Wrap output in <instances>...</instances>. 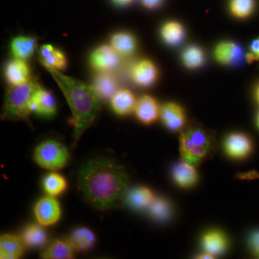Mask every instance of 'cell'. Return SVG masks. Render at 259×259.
<instances>
[{
	"label": "cell",
	"mask_w": 259,
	"mask_h": 259,
	"mask_svg": "<svg viewBox=\"0 0 259 259\" xmlns=\"http://www.w3.org/2000/svg\"><path fill=\"white\" fill-rule=\"evenodd\" d=\"M78 187L85 200L100 210L118 205L127 192L129 177L125 168L114 160L94 158L81 166Z\"/></svg>",
	"instance_id": "6da1fadb"
},
{
	"label": "cell",
	"mask_w": 259,
	"mask_h": 259,
	"mask_svg": "<svg viewBox=\"0 0 259 259\" xmlns=\"http://www.w3.org/2000/svg\"><path fill=\"white\" fill-rule=\"evenodd\" d=\"M48 71L64 93L72 112L74 143H76L96 118L100 109V98L92 85L66 76L58 70Z\"/></svg>",
	"instance_id": "7a4b0ae2"
},
{
	"label": "cell",
	"mask_w": 259,
	"mask_h": 259,
	"mask_svg": "<svg viewBox=\"0 0 259 259\" xmlns=\"http://www.w3.org/2000/svg\"><path fill=\"white\" fill-rule=\"evenodd\" d=\"M180 152L184 161L194 166L211 157L216 151V141L209 131L197 124L184 128L180 136Z\"/></svg>",
	"instance_id": "3957f363"
},
{
	"label": "cell",
	"mask_w": 259,
	"mask_h": 259,
	"mask_svg": "<svg viewBox=\"0 0 259 259\" xmlns=\"http://www.w3.org/2000/svg\"><path fill=\"white\" fill-rule=\"evenodd\" d=\"M41 88L35 77L26 82L12 86L5 98L2 118L12 121L26 120L31 113L30 101L35 92Z\"/></svg>",
	"instance_id": "277c9868"
},
{
	"label": "cell",
	"mask_w": 259,
	"mask_h": 259,
	"mask_svg": "<svg viewBox=\"0 0 259 259\" xmlns=\"http://www.w3.org/2000/svg\"><path fill=\"white\" fill-rule=\"evenodd\" d=\"M33 158L38 166L51 171L62 169L69 161V153L64 144L55 141H42L34 151Z\"/></svg>",
	"instance_id": "5b68a950"
},
{
	"label": "cell",
	"mask_w": 259,
	"mask_h": 259,
	"mask_svg": "<svg viewBox=\"0 0 259 259\" xmlns=\"http://www.w3.org/2000/svg\"><path fill=\"white\" fill-rule=\"evenodd\" d=\"M34 213L37 222L44 226L56 224L60 220L61 204L54 197H42L35 204Z\"/></svg>",
	"instance_id": "8992f818"
},
{
	"label": "cell",
	"mask_w": 259,
	"mask_h": 259,
	"mask_svg": "<svg viewBox=\"0 0 259 259\" xmlns=\"http://www.w3.org/2000/svg\"><path fill=\"white\" fill-rule=\"evenodd\" d=\"M120 62V54L111 46H101L90 56V64L99 72H110L115 69Z\"/></svg>",
	"instance_id": "52a82bcc"
},
{
	"label": "cell",
	"mask_w": 259,
	"mask_h": 259,
	"mask_svg": "<svg viewBox=\"0 0 259 259\" xmlns=\"http://www.w3.org/2000/svg\"><path fill=\"white\" fill-rule=\"evenodd\" d=\"M225 150L228 156L235 159L248 157L253 149L251 140L246 135L232 134L226 138Z\"/></svg>",
	"instance_id": "ba28073f"
},
{
	"label": "cell",
	"mask_w": 259,
	"mask_h": 259,
	"mask_svg": "<svg viewBox=\"0 0 259 259\" xmlns=\"http://www.w3.org/2000/svg\"><path fill=\"white\" fill-rule=\"evenodd\" d=\"M76 250L69 238H59L53 240L44 248L40 258L44 259L74 258Z\"/></svg>",
	"instance_id": "9c48e42d"
},
{
	"label": "cell",
	"mask_w": 259,
	"mask_h": 259,
	"mask_svg": "<svg viewBox=\"0 0 259 259\" xmlns=\"http://www.w3.org/2000/svg\"><path fill=\"white\" fill-rule=\"evenodd\" d=\"M30 108L32 112L44 117H52L56 112L55 98L50 92L41 87L34 94L30 101Z\"/></svg>",
	"instance_id": "30bf717a"
},
{
	"label": "cell",
	"mask_w": 259,
	"mask_h": 259,
	"mask_svg": "<svg viewBox=\"0 0 259 259\" xmlns=\"http://www.w3.org/2000/svg\"><path fill=\"white\" fill-rule=\"evenodd\" d=\"M160 116L162 122L171 131H180L185 128L186 115L182 107L173 102L165 104L161 108Z\"/></svg>",
	"instance_id": "8fae6325"
},
{
	"label": "cell",
	"mask_w": 259,
	"mask_h": 259,
	"mask_svg": "<svg viewBox=\"0 0 259 259\" xmlns=\"http://www.w3.org/2000/svg\"><path fill=\"white\" fill-rule=\"evenodd\" d=\"M158 71L156 65L149 60H142L136 63L131 71V76L136 84L148 88L156 82Z\"/></svg>",
	"instance_id": "7c38bea8"
},
{
	"label": "cell",
	"mask_w": 259,
	"mask_h": 259,
	"mask_svg": "<svg viewBox=\"0 0 259 259\" xmlns=\"http://www.w3.org/2000/svg\"><path fill=\"white\" fill-rule=\"evenodd\" d=\"M135 111L141 122L149 125L157 120L161 109L153 97L144 95L136 102Z\"/></svg>",
	"instance_id": "4fadbf2b"
},
{
	"label": "cell",
	"mask_w": 259,
	"mask_h": 259,
	"mask_svg": "<svg viewBox=\"0 0 259 259\" xmlns=\"http://www.w3.org/2000/svg\"><path fill=\"white\" fill-rule=\"evenodd\" d=\"M94 90L100 101L111 100L118 90V83L115 76L109 72H100L94 79Z\"/></svg>",
	"instance_id": "5bb4252c"
},
{
	"label": "cell",
	"mask_w": 259,
	"mask_h": 259,
	"mask_svg": "<svg viewBox=\"0 0 259 259\" xmlns=\"http://www.w3.org/2000/svg\"><path fill=\"white\" fill-rule=\"evenodd\" d=\"M25 246L21 236L13 234L3 235L0 238V258H20L25 253Z\"/></svg>",
	"instance_id": "9a60e30c"
},
{
	"label": "cell",
	"mask_w": 259,
	"mask_h": 259,
	"mask_svg": "<svg viewBox=\"0 0 259 259\" xmlns=\"http://www.w3.org/2000/svg\"><path fill=\"white\" fill-rule=\"evenodd\" d=\"M243 49L236 42H222L214 49L216 60L223 65L239 64L243 60Z\"/></svg>",
	"instance_id": "2e32d148"
},
{
	"label": "cell",
	"mask_w": 259,
	"mask_h": 259,
	"mask_svg": "<svg viewBox=\"0 0 259 259\" xmlns=\"http://www.w3.org/2000/svg\"><path fill=\"white\" fill-rule=\"evenodd\" d=\"M174 180L182 188H190L198 182L199 175L194 165L183 161L179 162L172 170Z\"/></svg>",
	"instance_id": "e0dca14e"
},
{
	"label": "cell",
	"mask_w": 259,
	"mask_h": 259,
	"mask_svg": "<svg viewBox=\"0 0 259 259\" xmlns=\"http://www.w3.org/2000/svg\"><path fill=\"white\" fill-rule=\"evenodd\" d=\"M202 245L204 251L213 256L222 254L228 248V238L219 230H211L202 236Z\"/></svg>",
	"instance_id": "ac0fdd59"
},
{
	"label": "cell",
	"mask_w": 259,
	"mask_h": 259,
	"mask_svg": "<svg viewBox=\"0 0 259 259\" xmlns=\"http://www.w3.org/2000/svg\"><path fill=\"white\" fill-rule=\"evenodd\" d=\"M125 197L126 204L136 210H142L149 207L155 199L152 190L143 186L131 189L127 192Z\"/></svg>",
	"instance_id": "d6986e66"
},
{
	"label": "cell",
	"mask_w": 259,
	"mask_h": 259,
	"mask_svg": "<svg viewBox=\"0 0 259 259\" xmlns=\"http://www.w3.org/2000/svg\"><path fill=\"white\" fill-rule=\"evenodd\" d=\"M40 61L49 69L64 70L67 66L66 56L62 51L50 45L42 46L40 49Z\"/></svg>",
	"instance_id": "ffe728a7"
},
{
	"label": "cell",
	"mask_w": 259,
	"mask_h": 259,
	"mask_svg": "<svg viewBox=\"0 0 259 259\" xmlns=\"http://www.w3.org/2000/svg\"><path fill=\"white\" fill-rule=\"evenodd\" d=\"M5 76L11 86L26 82L31 78L30 68L25 61L15 59L10 61L5 69Z\"/></svg>",
	"instance_id": "44dd1931"
},
{
	"label": "cell",
	"mask_w": 259,
	"mask_h": 259,
	"mask_svg": "<svg viewBox=\"0 0 259 259\" xmlns=\"http://www.w3.org/2000/svg\"><path fill=\"white\" fill-rule=\"evenodd\" d=\"M136 102L134 94L127 90H119L111 99L112 110L121 116L129 115L134 111Z\"/></svg>",
	"instance_id": "7402d4cb"
},
{
	"label": "cell",
	"mask_w": 259,
	"mask_h": 259,
	"mask_svg": "<svg viewBox=\"0 0 259 259\" xmlns=\"http://www.w3.org/2000/svg\"><path fill=\"white\" fill-rule=\"evenodd\" d=\"M21 238L26 246L32 248H42L48 241L47 231L40 223L27 226L22 233Z\"/></svg>",
	"instance_id": "603a6c76"
},
{
	"label": "cell",
	"mask_w": 259,
	"mask_h": 259,
	"mask_svg": "<svg viewBox=\"0 0 259 259\" xmlns=\"http://www.w3.org/2000/svg\"><path fill=\"white\" fill-rule=\"evenodd\" d=\"M69 238L76 251H87L93 248L96 243V236L87 227L76 228Z\"/></svg>",
	"instance_id": "cb8c5ba5"
},
{
	"label": "cell",
	"mask_w": 259,
	"mask_h": 259,
	"mask_svg": "<svg viewBox=\"0 0 259 259\" xmlns=\"http://www.w3.org/2000/svg\"><path fill=\"white\" fill-rule=\"evenodd\" d=\"M36 47V39L31 37L18 36L11 42V51L15 59L24 61L33 55Z\"/></svg>",
	"instance_id": "d4e9b609"
},
{
	"label": "cell",
	"mask_w": 259,
	"mask_h": 259,
	"mask_svg": "<svg viewBox=\"0 0 259 259\" xmlns=\"http://www.w3.org/2000/svg\"><path fill=\"white\" fill-rule=\"evenodd\" d=\"M110 46L120 56H127L134 54L136 49V40L132 34L120 32L114 34L110 39Z\"/></svg>",
	"instance_id": "484cf974"
},
{
	"label": "cell",
	"mask_w": 259,
	"mask_h": 259,
	"mask_svg": "<svg viewBox=\"0 0 259 259\" xmlns=\"http://www.w3.org/2000/svg\"><path fill=\"white\" fill-rule=\"evenodd\" d=\"M67 186L66 178L55 172L48 174L42 180L44 191L51 197H57L64 193L67 189Z\"/></svg>",
	"instance_id": "4316f807"
},
{
	"label": "cell",
	"mask_w": 259,
	"mask_h": 259,
	"mask_svg": "<svg viewBox=\"0 0 259 259\" xmlns=\"http://www.w3.org/2000/svg\"><path fill=\"white\" fill-rule=\"evenodd\" d=\"M161 37L167 44L177 46L183 40L185 36V29L178 22H168L162 27Z\"/></svg>",
	"instance_id": "83f0119b"
},
{
	"label": "cell",
	"mask_w": 259,
	"mask_h": 259,
	"mask_svg": "<svg viewBox=\"0 0 259 259\" xmlns=\"http://www.w3.org/2000/svg\"><path fill=\"white\" fill-rule=\"evenodd\" d=\"M172 212L171 203L163 197L155 198L149 206L150 215L158 222L168 221L171 217Z\"/></svg>",
	"instance_id": "f1b7e54d"
},
{
	"label": "cell",
	"mask_w": 259,
	"mask_h": 259,
	"mask_svg": "<svg viewBox=\"0 0 259 259\" xmlns=\"http://www.w3.org/2000/svg\"><path fill=\"white\" fill-rule=\"evenodd\" d=\"M204 60L205 56L204 51L196 46L186 48L182 54V61L188 69H198L204 64Z\"/></svg>",
	"instance_id": "f546056e"
},
{
	"label": "cell",
	"mask_w": 259,
	"mask_h": 259,
	"mask_svg": "<svg viewBox=\"0 0 259 259\" xmlns=\"http://www.w3.org/2000/svg\"><path fill=\"white\" fill-rule=\"evenodd\" d=\"M255 0H231L230 10L236 18H248L254 11Z\"/></svg>",
	"instance_id": "4dcf8cb0"
},
{
	"label": "cell",
	"mask_w": 259,
	"mask_h": 259,
	"mask_svg": "<svg viewBox=\"0 0 259 259\" xmlns=\"http://www.w3.org/2000/svg\"><path fill=\"white\" fill-rule=\"evenodd\" d=\"M246 59L250 63L259 61V37L250 44L249 52L246 55Z\"/></svg>",
	"instance_id": "1f68e13d"
},
{
	"label": "cell",
	"mask_w": 259,
	"mask_h": 259,
	"mask_svg": "<svg viewBox=\"0 0 259 259\" xmlns=\"http://www.w3.org/2000/svg\"><path fill=\"white\" fill-rule=\"evenodd\" d=\"M248 245L252 253L259 256V230L252 232L248 237Z\"/></svg>",
	"instance_id": "d6a6232c"
},
{
	"label": "cell",
	"mask_w": 259,
	"mask_h": 259,
	"mask_svg": "<svg viewBox=\"0 0 259 259\" xmlns=\"http://www.w3.org/2000/svg\"><path fill=\"white\" fill-rule=\"evenodd\" d=\"M141 4L148 9L153 10L159 8L164 0H140Z\"/></svg>",
	"instance_id": "836d02e7"
},
{
	"label": "cell",
	"mask_w": 259,
	"mask_h": 259,
	"mask_svg": "<svg viewBox=\"0 0 259 259\" xmlns=\"http://www.w3.org/2000/svg\"><path fill=\"white\" fill-rule=\"evenodd\" d=\"M134 0H112L116 5L118 6H126L131 4Z\"/></svg>",
	"instance_id": "e575fe53"
},
{
	"label": "cell",
	"mask_w": 259,
	"mask_h": 259,
	"mask_svg": "<svg viewBox=\"0 0 259 259\" xmlns=\"http://www.w3.org/2000/svg\"><path fill=\"white\" fill-rule=\"evenodd\" d=\"M255 97H256L257 101L259 103V83L258 86H257L256 90H255Z\"/></svg>",
	"instance_id": "d590c367"
},
{
	"label": "cell",
	"mask_w": 259,
	"mask_h": 259,
	"mask_svg": "<svg viewBox=\"0 0 259 259\" xmlns=\"http://www.w3.org/2000/svg\"><path fill=\"white\" fill-rule=\"evenodd\" d=\"M257 125H258L259 128V113L258 115V117H257Z\"/></svg>",
	"instance_id": "8d00e7d4"
}]
</instances>
